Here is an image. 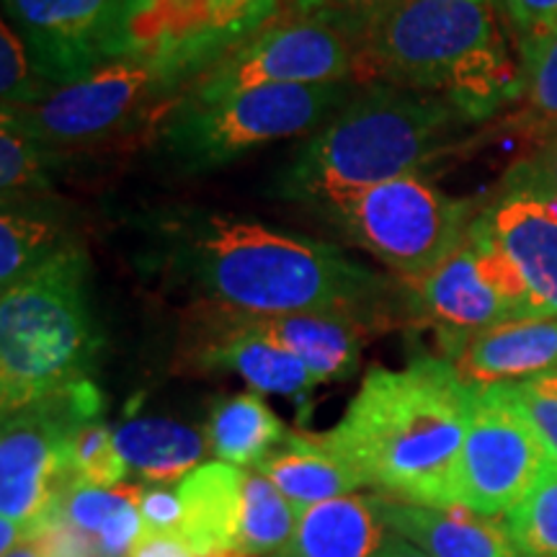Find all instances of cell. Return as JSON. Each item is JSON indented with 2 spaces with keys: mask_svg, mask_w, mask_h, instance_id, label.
<instances>
[{
  "mask_svg": "<svg viewBox=\"0 0 557 557\" xmlns=\"http://www.w3.org/2000/svg\"><path fill=\"white\" fill-rule=\"evenodd\" d=\"M292 5H295V9L299 11V13H312L318 9V3L320 0H289Z\"/></svg>",
  "mask_w": 557,
  "mask_h": 557,
  "instance_id": "cell-42",
  "label": "cell"
},
{
  "mask_svg": "<svg viewBox=\"0 0 557 557\" xmlns=\"http://www.w3.org/2000/svg\"><path fill=\"white\" fill-rule=\"evenodd\" d=\"M243 320L276 346L295 354L315 374L320 385L346 380L357 372L369 325L367 310L348 308L292 312V315L274 318L243 315Z\"/></svg>",
  "mask_w": 557,
  "mask_h": 557,
  "instance_id": "cell-17",
  "label": "cell"
},
{
  "mask_svg": "<svg viewBox=\"0 0 557 557\" xmlns=\"http://www.w3.org/2000/svg\"><path fill=\"white\" fill-rule=\"evenodd\" d=\"M101 351L81 243L0 292L3 416L90 380Z\"/></svg>",
  "mask_w": 557,
  "mask_h": 557,
  "instance_id": "cell-5",
  "label": "cell"
},
{
  "mask_svg": "<svg viewBox=\"0 0 557 557\" xmlns=\"http://www.w3.org/2000/svg\"><path fill=\"white\" fill-rule=\"evenodd\" d=\"M70 465H73L75 483L96 487H116L127 478V462L120 455L114 442V431L107 423H83L70 438Z\"/></svg>",
  "mask_w": 557,
  "mask_h": 557,
  "instance_id": "cell-30",
  "label": "cell"
},
{
  "mask_svg": "<svg viewBox=\"0 0 557 557\" xmlns=\"http://www.w3.org/2000/svg\"><path fill=\"white\" fill-rule=\"evenodd\" d=\"M354 81L438 94L472 120L521 96L496 0H406L354 41Z\"/></svg>",
  "mask_w": 557,
  "mask_h": 557,
  "instance_id": "cell-2",
  "label": "cell"
},
{
  "mask_svg": "<svg viewBox=\"0 0 557 557\" xmlns=\"http://www.w3.org/2000/svg\"><path fill=\"white\" fill-rule=\"evenodd\" d=\"M553 137H557V132H555V135H553Z\"/></svg>",
  "mask_w": 557,
  "mask_h": 557,
  "instance_id": "cell-43",
  "label": "cell"
},
{
  "mask_svg": "<svg viewBox=\"0 0 557 557\" xmlns=\"http://www.w3.org/2000/svg\"><path fill=\"white\" fill-rule=\"evenodd\" d=\"M403 3H406V0H320L318 9L312 11V16L336 26V29L354 45V41L364 37L377 21L389 16V13L400 9Z\"/></svg>",
  "mask_w": 557,
  "mask_h": 557,
  "instance_id": "cell-34",
  "label": "cell"
},
{
  "mask_svg": "<svg viewBox=\"0 0 557 557\" xmlns=\"http://www.w3.org/2000/svg\"><path fill=\"white\" fill-rule=\"evenodd\" d=\"M410 289L421 315L442 333L449 359L480 331L513 318L547 315L480 218H472L455 253Z\"/></svg>",
  "mask_w": 557,
  "mask_h": 557,
  "instance_id": "cell-11",
  "label": "cell"
},
{
  "mask_svg": "<svg viewBox=\"0 0 557 557\" xmlns=\"http://www.w3.org/2000/svg\"><path fill=\"white\" fill-rule=\"evenodd\" d=\"M354 45L312 13L267 21L230 45L173 107H209L250 88L354 81Z\"/></svg>",
  "mask_w": 557,
  "mask_h": 557,
  "instance_id": "cell-10",
  "label": "cell"
},
{
  "mask_svg": "<svg viewBox=\"0 0 557 557\" xmlns=\"http://www.w3.org/2000/svg\"><path fill=\"white\" fill-rule=\"evenodd\" d=\"M545 447L511 385L472 387V413L459 459V506L506 517L545 472Z\"/></svg>",
  "mask_w": 557,
  "mask_h": 557,
  "instance_id": "cell-12",
  "label": "cell"
},
{
  "mask_svg": "<svg viewBox=\"0 0 557 557\" xmlns=\"http://www.w3.org/2000/svg\"><path fill=\"white\" fill-rule=\"evenodd\" d=\"M299 511L259 470L243 468L238 549L250 557H274L295 537Z\"/></svg>",
  "mask_w": 557,
  "mask_h": 557,
  "instance_id": "cell-26",
  "label": "cell"
},
{
  "mask_svg": "<svg viewBox=\"0 0 557 557\" xmlns=\"http://www.w3.org/2000/svg\"><path fill=\"white\" fill-rule=\"evenodd\" d=\"M209 323H212V331L199 351L201 367L233 372L256 393L287 395V398H302L320 385L315 374L295 354L250 329L238 312L218 308Z\"/></svg>",
  "mask_w": 557,
  "mask_h": 557,
  "instance_id": "cell-16",
  "label": "cell"
},
{
  "mask_svg": "<svg viewBox=\"0 0 557 557\" xmlns=\"http://www.w3.org/2000/svg\"><path fill=\"white\" fill-rule=\"evenodd\" d=\"M325 212L408 287L447 261L472 225L468 201L444 194L421 173L348 194Z\"/></svg>",
  "mask_w": 557,
  "mask_h": 557,
  "instance_id": "cell-8",
  "label": "cell"
},
{
  "mask_svg": "<svg viewBox=\"0 0 557 557\" xmlns=\"http://www.w3.org/2000/svg\"><path fill=\"white\" fill-rule=\"evenodd\" d=\"M387 529L429 557H519L504 517H483L465 506L431 508L382 496Z\"/></svg>",
  "mask_w": 557,
  "mask_h": 557,
  "instance_id": "cell-18",
  "label": "cell"
},
{
  "mask_svg": "<svg viewBox=\"0 0 557 557\" xmlns=\"http://www.w3.org/2000/svg\"><path fill=\"white\" fill-rule=\"evenodd\" d=\"M521 39L557 29V0H496Z\"/></svg>",
  "mask_w": 557,
  "mask_h": 557,
  "instance_id": "cell-37",
  "label": "cell"
},
{
  "mask_svg": "<svg viewBox=\"0 0 557 557\" xmlns=\"http://www.w3.org/2000/svg\"><path fill=\"white\" fill-rule=\"evenodd\" d=\"M470 413L472 387L455 364L418 357L403 369H372L323 442L382 496L451 508Z\"/></svg>",
  "mask_w": 557,
  "mask_h": 557,
  "instance_id": "cell-1",
  "label": "cell"
},
{
  "mask_svg": "<svg viewBox=\"0 0 557 557\" xmlns=\"http://www.w3.org/2000/svg\"><path fill=\"white\" fill-rule=\"evenodd\" d=\"M3 557H41V553H39V547L34 545V540H29V542H24V545L16 547L13 553L3 555Z\"/></svg>",
  "mask_w": 557,
  "mask_h": 557,
  "instance_id": "cell-41",
  "label": "cell"
},
{
  "mask_svg": "<svg viewBox=\"0 0 557 557\" xmlns=\"http://www.w3.org/2000/svg\"><path fill=\"white\" fill-rule=\"evenodd\" d=\"M181 529L178 540L191 553L209 555L238 549L243 468L230 462H205L178 483Z\"/></svg>",
  "mask_w": 557,
  "mask_h": 557,
  "instance_id": "cell-21",
  "label": "cell"
},
{
  "mask_svg": "<svg viewBox=\"0 0 557 557\" xmlns=\"http://www.w3.org/2000/svg\"><path fill=\"white\" fill-rule=\"evenodd\" d=\"M351 83L263 86L209 107H171L160 143L184 169H218L261 145L320 127L357 94Z\"/></svg>",
  "mask_w": 557,
  "mask_h": 557,
  "instance_id": "cell-7",
  "label": "cell"
},
{
  "mask_svg": "<svg viewBox=\"0 0 557 557\" xmlns=\"http://www.w3.org/2000/svg\"><path fill=\"white\" fill-rule=\"evenodd\" d=\"M54 86L34 65L29 47L21 34L3 21L0 29V96L3 107H32L50 96Z\"/></svg>",
  "mask_w": 557,
  "mask_h": 557,
  "instance_id": "cell-31",
  "label": "cell"
},
{
  "mask_svg": "<svg viewBox=\"0 0 557 557\" xmlns=\"http://www.w3.org/2000/svg\"><path fill=\"white\" fill-rule=\"evenodd\" d=\"M75 243L52 212L37 205L5 207L0 214V289L13 287Z\"/></svg>",
  "mask_w": 557,
  "mask_h": 557,
  "instance_id": "cell-25",
  "label": "cell"
},
{
  "mask_svg": "<svg viewBox=\"0 0 557 557\" xmlns=\"http://www.w3.org/2000/svg\"><path fill=\"white\" fill-rule=\"evenodd\" d=\"M11 26L54 88L129 58L135 0H3Z\"/></svg>",
  "mask_w": 557,
  "mask_h": 557,
  "instance_id": "cell-13",
  "label": "cell"
},
{
  "mask_svg": "<svg viewBox=\"0 0 557 557\" xmlns=\"http://www.w3.org/2000/svg\"><path fill=\"white\" fill-rule=\"evenodd\" d=\"M519 555L557 557V457L547 462L532 493L504 517Z\"/></svg>",
  "mask_w": 557,
  "mask_h": 557,
  "instance_id": "cell-28",
  "label": "cell"
},
{
  "mask_svg": "<svg viewBox=\"0 0 557 557\" xmlns=\"http://www.w3.org/2000/svg\"><path fill=\"white\" fill-rule=\"evenodd\" d=\"M120 455L150 485L181 483L207 457V434L173 418H129L114 431Z\"/></svg>",
  "mask_w": 557,
  "mask_h": 557,
  "instance_id": "cell-23",
  "label": "cell"
},
{
  "mask_svg": "<svg viewBox=\"0 0 557 557\" xmlns=\"http://www.w3.org/2000/svg\"><path fill=\"white\" fill-rule=\"evenodd\" d=\"M470 122L447 96L387 83L361 86L297 152L287 184L299 199L325 209L348 194L421 173Z\"/></svg>",
  "mask_w": 557,
  "mask_h": 557,
  "instance_id": "cell-4",
  "label": "cell"
},
{
  "mask_svg": "<svg viewBox=\"0 0 557 557\" xmlns=\"http://www.w3.org/2000/svg\"><path fill=\"white\" fill-rule=\"evenodd\" d=\"M470 387L513 385L557 369V318H513L475 333L449 359Z\"/></svg>",
  "mask_w": 557,
  "mask_h": 557,
  "instance_id": "cell-15",
  "label": "cell"
},
{
  "mask_svg": "<svg viewBox=\"0 0 557 557\" xmlns=\"http://www.w3.org/2000/svg\"><path fill=\"white\" fill-rule=\"evenodd\" d=\"M199 75L186 62L163 54H129L86 78L54 88L32 107H3V120L45 148H75L120 137L160 109L165 96L189 88Z\"/></svg>",
  "mask_w": 557,
  "mask_h": 557,
  "instance_id": "cell-6",
  "label": "cell"
},
{
  "mask_svg": "<svg viewBox=\"0 0 557 557\" xmlns=\"http://www.w3.org/2000/svg\"><path fill=\"white\" fill-rule=\"evenodd\" d=\"M521 111L517 120L529 129L557 132V29L519 41Z\"/></svg>",
  "mask_w": 557,
  "mask_h": 557,
  "instance_id": "cell-27",
  "label": "cell"
},
{
  "mask_svg": "<svg viewBox=\"0 0 557 557\" xmlns=\"http://www.w3.org/2000/svg\"><path fill=\"white\" fill-rule=\"evenodd\" d=\"M250 470L267 475L297 508L351 496L359 487H367L359 472L344 457H338L323 442V436L297 434V431H289L284 442Z\"/></svg>",
  "mask_w": 557,
  "mask_h": 557,
  "instance_id": "cell-22",
  "label": "cell"
},
{
  "mask_svg": "<svg viewBox=\"0 0 557 557\" xmlns=\"http://www.w3.org/2000/svg\"><path fill=\"white\" fill-rule=\"evenodd\" d=\"M137 508L148 534L178 537L181 513H184L181 511L178 491H171L169 485H139Z\"/></svg>",
  "mask_w": 557,
  "mask_h": 557,
  "instance_id": "cell-36",
  "label": "cell"
},
{
  "mask_svg": "<svg viewBox=\"0 0 557 557\" xmlns=\"http://www.w3.org/2000/svg\"><path fill=\"white\" fill-rule=\"evenodd\" d=\"M186 261L209 302L253 318L377 302L385 282L336 246L209 214L186 233Z\"/></svg>",
  "mask_w": 557,
  "mask_h": 557,
  "instance_id": "cell-3",
  "label": "cell"
},
{
  "mask_svg": "<svg viewBox=\"0 0 557 557\" xmlns=\"http://www.w3.org/2000/svg\"><path fill=\"white\" fill-rule=\"evenodd\" d=\"M547 315L557 318V194L513 169L478 214Z\"/></svg>",
  "mask_w": 557,
  "mask_h": 557,
  "instance_id": "cell-14",
  "label": "cell"
},
{
  "mask_svg": "<svg viewBox=\"0 0 557 557\" xmlns=\"http://www.w3.org/2000/svg\"><path fill=\"white\" fill-rule=\"evenodd\" d=\"M519 557H527V555H519Z\"/></svg>",
  "mask_w": 557,
  "mask_h": 557,
  "instance_id": "cell-44",
  "label": "cell"
},
{
  "mask_svg": "<svg viewBox=\"0 0 557 557\" xmlns=\"http://www.w3.org/2000/svg\"><path fill=\"white\" fill-rule=\"evenodd\" d=\"M276 9V0H218L214 29L227 41H238L261 29Z\"/></svg>",
  "mask_w": 557,
  "mask_h": 557,
  "instance_id": "cell-35",
  "label": "cell"
},
{
  "mask_svg": "<svg viewBox=\"0 0 557 557\" xmlns=\"http://www.w3.org/2000/svg\"><path fill=\"white\" fill-rule=\"evenodd\" d=\"M137 493V485H116V487H96L73 483L62 498L58 517L67 524L81 529L90 540L101 532V527L114 517L120 508Z\"/></svg>",
  "mask_w": 557,
  "mask_h": 557,
  "instance_id": "cell-32",
  "label": "cell"
},
{
  "mask_svg": "<svg viewBox=\"0 0 557 557\" xmlns=\"http://www.w3.org/2000/svg\"><path fill=\"white\" fill-rule=\"evenodd\" d=\"M511 387L545 447L557 457V369L513 382Z\"/></svg>",
  "mask_w": 557,
  "mask_h": 557,
  "instance_id": "cell-33",
  "label": "cell"
},
{
  "mask_svg": "<svg viewBox=\"0 0 557 557\" xmlns=\"http://www.w3.org/2000/svg\"><path fill=\"white\" fill-rule=\"evenodd\" d=\"M101 413L94 380L3 416L0 434V513L34 540L58 517L75 483L70 438Z\"/></svg>",
  "mask_w": 557,
  "mask_h": 557,
  "instance_id": "cell-9",
  "label": "cell"
},
{
  "mask_svg": "<svg viewBox=\"0 0 557 557\" xmlns=\"http://www.w3.org/2000/svg\"><path fill=\"white\" fill-rule=\"evenodd\" d=\"M382 496H341L305 506L295 537L274 557H374L389 537Z\"/></svg>",
  "mask_w": 557,
  "mask_h": 557,
  "instance_id": "cell-20",
  "label": "cell"
},
{
  "mask_svg": "<svg viewBox=\"0 0 557 557\" xmlns=\"http://www.w3.org/2000/svg\"><path fill=\"white\" fill-rule=\"evenodd\" d=\"M129 557H199L191 553L178 537H169V534H145L139 545L132 549Z\"/></svg>",
  "mask_w": 557,
  "mask_h": 557,
  "instance_id": "cell-39",
  "label": "cell"
},
{
  "mask_svg": "<svg viewBox=\"0 0 557 557\" xmlns=\"http://www.w3.org/2000/svg\"><path fill=\"white\" fill-rule=\"evenodd\" d=\"M374 557H429V555L423 553V549L410 545V542L398 537V534H389L387 542Z\"/></svg>",
  "mask_w": 557,
  "mask_h": 557,
  "instance_id": "cell-40",
  "label": "cell"
},
{
  "mask_svg": "<svg viewBox=\"0 0 557 557\" xmlns=\"http://www.w3.org/2000/svg\"><path fill=\"white\" fill-rule=\"evenodd\" d=\"M517 171H521L527 178L537 181L540 186H545V189L557 194V137L547 139L537 156L517 165Z\"/></svg>",
  "mask_w": 557,
  "mask_h": 557,
  "instance_id": "cell-38",
  "label": "cell"
},
{
  "mask_svg": "<svg viewBox=\"0 0 557 557\" xmlns=\"http://www.w3.org/2000/svg\"><path fill=\"white\" fill-rule=\"evenodd\" d=\"M207 444L222 462L256 468L289 434L282 418L256 393H240L220 400L207 421Z\"/></svg>",
  "mask_w": 557,
  "mask_h": 557,
  "instance_id": "cell-24",
  "label": "cell"
},
{
  "mask_svg": "<svg viewBox=\"0 0 557 557\" xmlns=\"http://www.w3.org/2000/svg\"><path fill=\"white\" fill-rule=\"evenodd\" d=\"M50 148L9 124H0V194L3 209L32 205V197L50 189Z\"/></svg>",
  "mask_w": 557,
  "mask_h": 557,
  "instance_id": "cell-29",
  "label": "cell"
},
{
  "mask_svg": "<svg viewBox=\"0 0 557 557\" xmlns=\"http://www.w3.org/2000/svg\"><path fill=\"white\" fill-rule=\"evenodd\" d=\"M214 13L218 0H135L129 50L181 60L201 73L233 45L214 29Z\"/></svg>",
  "mask_w": 557,
  "mask_h": 557,
  "instance_id": "cell-19",
  "label": "cell"
}]
</instances>
